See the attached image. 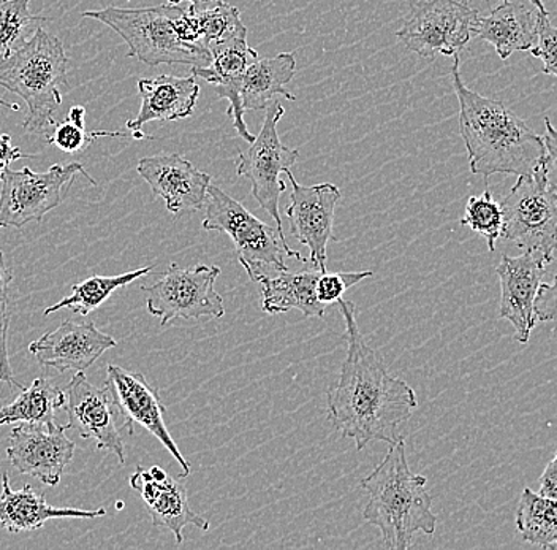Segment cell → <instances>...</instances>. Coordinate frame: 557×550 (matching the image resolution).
<instances>
[{
  "instance_id": "7",
  "label": "cell",
  "mask_w": 557,
  "mask_h": 550,
  "mask_svg": "<svg viewBox=\"0 0 557 550\" xmlns=\"http://www.w3.org/2000/svg\"><path fill=\"white\" fill-rule=\"evenodd\" d=\"M500 207L503 239L542 253L552 264L557 250V181L549 172L548 155L532 175L518 178Z\"/></svg>"
},
{
  "instance_id": "35",
  "label": "cell",
  "mask_w": 557,
  "mask_h": 550,
  "mask_svg": "<svg viewBox=\"0 0 557 550\" xmlns=\"http://www.w3.org/2000/svg\"><path fill=\"white\" fill-rule=\"evenodd\" d=\"M532 56L543 62V73L557 78V27L549 21V13H542L537 24V41L532 47Z\"/></svg>"
},
{
  "instance_id": "4",
  "label": "cell",
  "mask_w": 557,
  "mask_h": 550,
  "mask_svg": "<svg viewBox=\"0 0 557 550\" xmlns=\"http://www.w3.org/2000/svg\"><path fill=\"white\" fill-rule=\"evenodd\" d=\"M67 71L64 45L41 27L0 58V88L16 94L27 107L24 131L48 135L55 125V111L70 89Z\"/></svg>"
},
{
  "instance_id": "20",
  "label": "cell",
  "mask_w": 557,
  "mask_h": 550,
  "mask_svg": "<svg viewBox=\"0 0 557 550\" xmlns=\"http://www.w3.org/2000/svg\"><path fill=\"white\" fill-rule=\"evenodd\" d=\"M209 51H211V62L205 68H191V75L214 86L219 99L228 100L226 114L233 121V127L243 140L252 143L256 140V135L250 134L244 121L239 86L247 69L259 61V53L249 47L247 36L233 37L222 44L211 45Z\"/></svg>"
},
{
  "instance_id": "21",
  "label": "cell",
  "mask_w": 557,
  "mask_h": 550,
  "mask_svg": "<svg viewBox=\"0 0 557 550\" xmlns=\"http://www.w3.org/2000/svg\"><path fill=\"white\" fill-rule=\"evenodd\" d=\"M540 15L531 0H504L486 16H476L472 36L493 45L505 61L517 51L534 47Z\"/></svg>"
},
{
  "instance_id": "6",
  "label": "cell",
  "mask_w": 557,
  "mask_h": 550,
  "mask_svg": "<svg viewBox=\"0 0 557 550\" xmlns=\"http://www.w3.org/2000/svg\"><path fill=\"white\" fill-rule=\"evenodd\" d=\"M203 229L222 232L232 239L236 257L253 283L277 271L288 270L285 259L308 264L298 250L288 246L282 229L273 228L256 218L238 200L221 187L209 184Z\"/></svg>"
},
{
  "instance_id": "25",
  "label": "cell",
  "mask_w": 557,
  "mask_h": 550,
  "mask_svg": "<svg viewBox=\"0 0 557 550\" xmlns=\"http://www.w3.org/2000/svg\"><path fill=\"white\" fill-rule=\"evenodd\" d=\"M294 53H281L273 58L259 59L244 73L239 93L244 111L264 110L276 97L296 100L295 94L285 88L295 78Z\"/></svg>"
},
{
  "instance_id": "19",
  "label": "cell",
  "mask_w": 557,
  "mask_h": 550,
  "mask_svg": "<svg viewBox=\"0 0 557 550\" xmlns=\"http://www.w3.org/2000/svg\"><path fill=\"white\" fill-rule=\"evenodd\" d=\"M128 482L148 506L152 524L172 531L177 545H183V531L187 525H195L203 531L209 530L207 518L191 510L186 486L172 478L160 466H138Z\"/></svg>"
},
{
  "instance_id": "2",
  "label": "cell",
  "mask_w": 557,
  "mask_h": 550,
  "mask_svg": "<svg viewBox=\"0 0 557 550\" xmlns=\"http://www.w3.org/2000/svg\"><path fill=\"white\" fill-rule=\"evenodd\" d=\"M461 59L453 56V88L459 100V131L470 172L490 178L532 175L546 159L543 138L503 102L473 93L462 82Z\"/></svg>"
},
{
  "instance_id": "32",
  "label": "cell",
  "mask_w": 557,
  "mask_h": 550,
  "mask_svg": "<svg viewBox=\"0 0 557 550\" xmlns=\"http://www.w3.org/2000/svg\"><path fill=\"white\" fill-rule=\"evenodd\" d=\"M85 114L86 108L82 106L73 107L69 111V121L65 123H55L54 134L48 137V143L54 145L55 148L61 149L62 152L67 155H75V152L85 151L90 143L102 137H127L125 134H117V132H92L87 135L85 131Z\"/></svg>"
},
{
  "instance_id": "14",
  "label": "cell",
  "mask_w": 557,
  "mask_h": 550,
  "mask_svg": "<svg viewBox=\"0 0 557 550\" xmlns=\"http://www.w3.org/2000/svg\"><path fill=\"white\" fill-rule=\"evenodd\" d=\"M67 427L27 424L13 427L7 457L21 475L55 487L75 455V443L65 435Z\"/></svg>"
},
{
  "instance_id": "1",
  "label": "cell",
  "mask_w": 557,
  "mask_h": 550,
  "mask_svg": "<svg viewBox=\"0 0 557 550\" xmlns=\"http://www.w3.org/2000/svg\"><path fill=\"white\" fill-rule=\"evenodd\" d=\"M346 322L347 355L336 384L329 389V419L363 451L372 441L395 444L399 428L417 410V393L386 370L382 358L366 344L354 302L337 301Z\"/></svg>"
},
{
  "instance_id": "38",
  "label": "cell",
  "mask_w": 557,
  "mask_h": 550,
  "mask_svg": "<svg viewBox=\"0 0 557 550\" xmlns=\"http://www.w3.org/2000/svg\"><path fill=\"white\" fill-rule=\"evenodd\" d=\"M540 496L557 500V452L555 459L546 465L540 478Z\"/></svg>"
},
{
  "instance_id": "15",
  "label": "cell",
  "mask_w": 557,
  "mask_h": 550,
  "mask_svg": "<svg viewBox=\"0 0 557 550\" xmlns=\"http://www.w3.org/2000/svg\"><path fill=\"white\" fill-rule=\"evenodd\" d=\"M548 266L542 253L524 250L518 257L504 254L496 268L500 281V318L513 326L518 343L528 344L537 323L534 303Z\"/></svg>"
},
{
  "instance_id": "42",
  "label": "cell",
  "mask_w": 557,
  "mask_h": 550,
  "mask_svg": "<svg viewBox=\"0 0 557 550\" xmlns=\"http://www.w3.org/2000/svg\"><path fill=\"white\" fill-rule=\"evenodd\" d=\"M532 3H534L535 7L540 10L542 13H548V10L545 9V5H543V0H531Z\"/></svg>"
},
{
  "instance_id": "33",
  "label": "cell",
  "mask_w": 557,
  "mask_h": 550,
  "mask_svg": "<svg viewBox=\"0 0 557 550\" xmlns=\"http://www.w3.org/2000/svg\"><path fill=\"white\" fill-rule=\"evenodd\" d=\"M13 281V270L7 264L5 256L0 249V382L23 388L13 376L9 355V327L12 313H10V285Z\"/></svg>"
},
{
  "instance_id": "17",
  "label": "cell",
  "mask_w": 557,
  "mask_h": 550,
  "mask_svg": "<svg viewBox=\"0 0 557 550\" xmlns=\"http://www.w3.org/2000/svg\"><path fill=\"white\" fill-rule=\"evenodd\" d=\"M138 175L149 184L152 194L165 201L173 215H191L203 210L211 176L198 170L181 155H157L143 158Z\"/></svg>"
},
{
  "instance_id": "31",
  "label": "cell",
  "mask_w": 557,
  "mask_h": 550,
  "mask_svg": "<svg viewBox=\"0 0 557 550\" xmlns=\"http://www.w3.org/2000/svg\"><path fill=\"white\" fill-rule=\"evenodd\" d=\"M201 27V40L205 47L230 40L233 37L247 36V27L242 21V12L228 2L221 3L215 9L198 13Z\"/></svg>"
},
{
  "instance_id": "13",
  "label": "cell",
  "mask_w": 557,
  "mask_h": 550,
  "mask_svg": "<svg viewBox=\"0 0 557 550\" xmlns=\"http://www.w3.org/2000/svg\"><path fill=\"white\" fill-rule=\"evenodd\" d=\"M292 183L290 205L287 218L294 239L309 249L308 264L315 270H326L329 262V243L336 242L333 233L334 211L341 200V191L336 184L320 183L301 186L295 180L292 170H285Z\"/></svg>"
},
{
  "instance_id": "41",
  "label": "cell",
  "mask_w": 557,
  "mask_h": 550,
  "mask_svg": "<svg viewBox=\"0 0 557 550\" xmlns=\"http://www.w3.org/2000/svg\"><path fill=\"white\" fill-rule=\"evenodd\" d=\"M0 107L7 108V110L20 111V107L16 103L7 102V100L0 99Z\"/></svg>"
},
{
  "instance_id": "34",
  "label": "cell",
  "mask_w": 557,
  "mask_h": 550,
  "mask_svg": "<svg viewBox=\"0 0 557 550\" xmlns=\"http://www.w3.org/2000/svg\"><path fill=\"white\" fill-rule=\"evenodd\" d=\"M372 274H374V271L371 270L355 271V273H329V271H325V273L320 274L319 281H317V297L326 306L331 303H337L348 289L368 280Z\"/></svg>"
},
{
  "instance_id": "26",
  "label": "cell",
  "mask_w": 557,
  "mask_h": 550,
  "mask_svg": "<svg viewBox=\"0 0 557 550\" xmlns=\"http://www.w3.org/2000/svg\"><path fill=\"white\" fill-rule=\"evenodd\" d=\"M65 406L64 389L45 378L21 389L20 395L10 405L0 408V427L27 423L54 426L55 413Z\"/></svg>"
},
{
  "instance_id": "5",
  "label": "cell",
  "mask_w": 557,
  "mask_h": 550,
  "mask_svg": "<svg viewBox=\"0 0 557 550\" xmlns=\"http://www.w3.org/2000/svg\"><path fill=\"white\" fill-rule=\"evenodd\" d=\"M183 7H148V9H121L107 7L83 13V19L100 21L127 44L128 58H138L146 65L183 64L205 68L211 62V51L205 45L183 40L180 19Z\"/></svg>"
},
{
  "instance_id": "24",
  "label": "cell",
  "mask_w": 557,
  "mask_h": 550,
  "mask_svg": "<svg viewBox=\"0 0 557 550\" xmlns=\"http://www.w3.org/2000/svg\"><path fill=\"white\" fill-rule=\"evenodd\" d=\"M325 271H277L261 278V309L268 315L298 309L305 318H323L329 306L317 297V281Z\"/></svg>"
},
{
  "instance_id": "3",
  "label": "cell",
  "mask_w": 557,
  "mask_h": 550,
  "mask_svg": "<svg viewBox=\"0 0 557 550\" xmlns=\"http://www.w3.org/2000/svg\"><path fill=\"white\" fill-rule=\"evenodd\" d=\"M426 484L424 476L413 475L410 469L406 438L392 444L374 472L361 479V489L369 496L364 521L381 530L386 549L412 548L416 533L434 535L437 515L433 513V497Z\"/></svg>"
},
{
  "instance_id": "36",
  "label": "cell",
  "mask_w": 557,
  "mask_h": 550,
  "mask_svg": "<svg viewBox=\"0 0 557 550\" xmlns=\"http://www.w3.org/2000/svg\"><path fill=\"white\" fill-rule=\"evenodd\" d=\"M537 322H555L557 320V274L552 283H542L534 303Z\"/></svg>"
},
{
  "instance_id": "28",
  "label": "cell",
  "mask_w": 557,
  "mask_h": 550,
  "mask_svg": "<svg viewBox=\"0 0 557 550\" xmlns=\"http://www.w3.org/2000/svg\"><path fill=\"white\" fill-rule=\"evenodd\" d=\"M517 528L529 545L557 548V500L525 487L518 501Z\"/></svg>"
},
{
  "instance_id": "16",
  "label": "cell",
  "mask_w": 557,
  "mask_h": 550,
  "mask_svg": "<svg viewBox=\"0 0 557 550\" xmlns=\"http://www.w3.org/2000/svg\"><path fill=\"white\" fill-rule=\"evenodd\" d=\"M104 386L113 392L117 405L132 423L138 424L156 437L163 448L180 463L181 478L190 475V463L181 454L180 448L174 443L172 433L165 424V405L160 399L159 391L149 384L148 379L137 371L124 370L117 365L110 364L107 367Z\"/></svg>"
},
{
  "instance_id": "11",
  "label": "cell",
  "mask_w": 557,
  "mask_h": 550,
  "mask_svg": "<svg viewBox=\"0 0 557 550\" xmlns=\"http://www.w3.org/2000/svg\"><path fill=\"white\" fill-rule=\"evenodd\" d=\"M64 392L67 430L96 441L97 449L125 463V437L134 435V423L122 413L113 392L94 386L83 371H76Z\"/></svg>"
},
{
  "instance_id": "29",
  "label": "cell",
  "mask_w": 557,
  "mask_h": 550,
  "mask_svg": "<svg viewBox=\"0 0 557 550\" xmlns=\"http://www.w3.org/2000/svg\"><path fill=\"white\" fill-rule=\"evenodd\" d=\"M33 0H0V56L15 50L17 44L26 40V34L38 24L47 23L44 16L30 13Z\"/></svg>"
},
{
  "instance_id": "39",
  "label": "cell",
  "mask_w": 557,
  "mask_h": 550,
  "mask_svg": "<svg viewBox=\"0 0 557 550\" xmlns=\"http://www.w3.org/2000/svg\"><path fill=\"white\" fill-rule=\"evenodd\" d=\"M23 158H33V156H24L23 151L13 145L10 134L0 135V163L7 169V167Z\"/></svg>"
},
{
  "instance_id": "23",
  "label": "cell",
  "mask_w": 557,
  "mask_h": 550,
  "mask_svg": "<svg viewBox=\"0 0 557 550\" xmlns=\"http://www.w3.org/2000/svg\"><path fill=\"white\" fill-rule=\"evenodd\" d=\"M107 511L75 510V508H55L47 503L45 496H37L27 484L21 490H13L9 473L2 475V496H0V528L10 533L35 531L45 527L52 518H97Z\"/></svg>"
},
{
  "instance_id": "18",
  "label": "cell",
  "mask_w": 557,
  "mask_h": 550,
  "mask_svg": "<svg viewBox=\"0 0 557 550\" xmlns=\"http://www.w3.org/2000/svg\"><path fill=\"white\" fill-rule=\"evenodd\" d=\"M117 341L100 332L94 322L64 320L55 330L29 344V353L41 367L54 368L59 374L85 371L92 367Z\"/></svg>"
},
{
  "instance_id": "37",
  "label": "cell",
  "mask_w": 557,
  "mask_h": 550,
  "mask_svg": "<svg viewBox=\"0 0 557 550\" xmlns=\"http://www.w3.org/2000/svg\"><path fill=\"white\" fill-rule=\"evenodd\" d=\"M545 143L546 155H548L549 172L557 181V129L553 125L549 118H545Z\"/></svg>"
},
{
  "instance_id": "27",
  "label": "cell",
  "mask_w": 557,
  "mask_h": 550,
  "mask_svg": "<svg viewBox=\"0 0 557 550\" xmlns=\"http://www.w3.org/2000/svg\"><path fill=\"white\" fill-rule=\"evenodd\" d=\"M152 270H154V266L138 268V270L114 274V277L96 274V277L87 278V280L79 281V283L73 285L72 294L69 297H64L55 303V305L45 309L44 315L48 316L51 313L61 311V309H72L73 313H78L82 316L90 315L99 306H102V303L107 302L114 291L134 283V281L146 277V274L152 273Z\"/></svg>"
},
{
  "instance_id": "22",
  "label": "cell",
  "mask_w": 557,
  "mask_h": 550,
  "mask_svg": "<svg viewBox=\"0 0 557 550\" xmlns=\"http://www.w3.org/2000/svg\"><path fill=\"white\" fill-rule=\"evenodd\" d=\"M141 107L135 120L125 127L131 132H141L143 125L154 121L186 120L194 114L200 97V85L194 75L180 78L173 75H159L156 78L138 80Z\"/></svg>"
},
{
  "instance_id": "43",
  "label": "cell",
  "mask_w": 557,
  "mask_h": 550,
  "mask_svg": "<svg viewBox=\"0 0 557 550\" xmlns=\"http://www.w3.org/2000/svg\"><path fill=\"white\" fill-rule=\"evenodd\" d=\"M3 172H5V167H3L2 163H0V181L3 180Z\"/></svg>"
},
{
  "instance_id": "30",
  "label": "cell",
  "mask_w": 557,
  "mask_h": 550,
  "mask_svg": "<svg viewBox=\"0 0 557 550\" xmlns=\"http://www.w3.org/2000/svg\"><path fill=\"white\" fill-rule=\"evenodd\" d=\"M461 224L482 235L491 253L496 250L497 240L503 239L504 211L487 187L482 196L469 198Z\"/></svg>"
},
{
  "instance_id": "10",
  "label": "cell",
  "mask_w": 557,
  "mask_h": 550,
  "mask_svg": "<svg viewBox=\"0 0 557 550\" xmlns=\"http://www.w3.org/2000/svg\"><path fill=\"white\" fill-rule=\"evenodd\" d=\"M476 16V10L458 0H416L396 37L421 58H453L468 47Z\"/></svg>"
},
{
  "instance_id": "12",
  "label": "cell",
  "mask_w": 557,
  "mask_h": 550,
  "mask_svg": "<svg viewBox=\"0 0 557 550\" xmlns=\"http://www.w3.org/2000/svg\"><path fill=\"white\" fill-rule=\"evenodd\" d=\"M284 114L285 108L274 100L267 108L260 134L250 143L247 151L239 152L236 160V175L247 178L252 183L253 198L274 219L278 229H282L278 198L287 190L281 175L295 166L299 156L298 149L287 148L278 137L277 124Z\"/></svg>"
},
{
  "instance_id": "9",
  "label": "cell",
  "mask_w": 557,
  "mask_h": 550,
  "mask_svg": "<svg viewBox=\"0 0 557 550\" xmlns=\"http://www.w3.org/2000/svg\"><path fill=\"white\" fill-rule=\"evenodd\" d=\"M76 173L96 186V180L79 162L54 163L44 173H35L29 167L17 172L7 167L0 191V229H23L41 221L64 201L65 187H70Z\"/></svg>"
},
{
  "instance_id": "40",
  "label": "cell",
  "mask_w": 557,
  "mask_h": 550,
  "mask_svg": "<svg viewBox=\"0 0 557 550\" xmlns=\"http://www.w3.org/2000/svg\"><path fill=\"white\" fill-rule=\"evenodd\" d=\"M184 0H169V3H174V5H180ZM190 2V10L195 13H203L207 10L215 9V7L224 3L225 0H187Z\"/></svg>"
},
{
  "instance_id": "8",
  "label": "cell",
  "mask_w": 557,
  "mask_h": 550,
  "mask_svg": "<svg viewBox=\"0 0 557 550\" xmlns=\"http://www.w3.org/2000/svg\"><path fill=\"white\" fill-rule=\"evenodd\" d=\"M221 267L181 268L172 264L154 283L143 285L149 315L170 326L174 320L221 319L225 316L224 298L214 289Z\"/></svg>"
}]
</instances>
